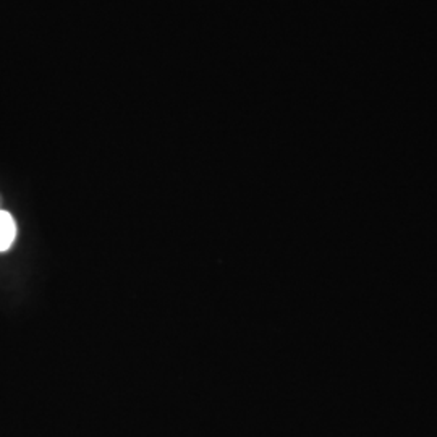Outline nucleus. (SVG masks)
Returning <instances> with one entry per match:
<instances>
[{
  "instance_id": "obj_1",
  "label": "nucleus",
  "mask_w": 437,
  "mask_h": 437,
  "mask_svg": "<svg viewBox=\"0 0 437 437\" xmlns=\"http://www.w3.org/2000/svg\"><path fill=\"white\" fill-rule=\"evenodd\" d=\"M16 237V225L13 217L0 209V251H5L11 246Z\"/></svg>"
}]
</instances>
